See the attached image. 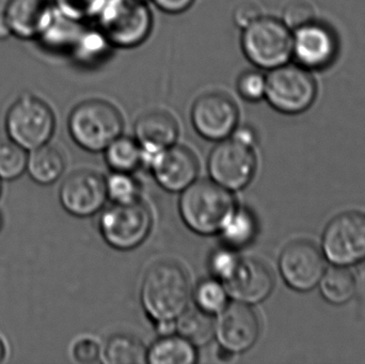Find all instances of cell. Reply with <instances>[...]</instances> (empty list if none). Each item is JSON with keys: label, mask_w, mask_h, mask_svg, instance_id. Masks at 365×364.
Here are the masks:
<instances>
[{"label": "cell", "mask_w": 365, "mask_h": 364, "mask_svg": "<svg viewBox=\"0 0 365 364\" xmlns=\"http://www.w3.org/2000/svg\"><path fill=\"white\" fill-rule=\"evenodd\" d=\"M293 32L280 17L263 14L242 29L240 48L259 70L268 71L292 61Z\"/></svg>", "instance_id": "obj_5"}, {"label": "cell", "mask_w": 365, "mask_h": 364, "mask_svg": "<svg viewBox=\"0 0 365 364\" xmlns=\"http://www.w3.org/2000/svg\"><path fill=\"white\" fill-rule=\"evenodd\" d=\"M4 128L10 140L32 151L47 145L55 134V113L43 98L24 93L9 107Z\"/></svg>", "instance_id": "obj_7"}, {"label": "cell", "mask_w": 365, "mask_h": 364, "mask_svg": "<svg viewBox=\"0 0 365 364\" xmlns=\"http://www.w3.org/2000/svg\"><path fill=\"white\" fill-rule=\"evenodd\" d=\"M2 13L11 36L21 40L40 38L53 19L49 0H8Z\"/></svg>", "instance_id": "obj_18"}, {"label": "cell", "mask_w": 365, "mask_h": 364, "mask_svg": "<svg viewBox=\"0 0 365 364\" xmlns=\"http://www.w3.org/2000/svg\"><path fill=\"white\" fill-rule=\"evenodd\" d=\"M190 295L188 276L170 261L152 265L141 284V305L155 324L175 322L188 309Z\"/></svg>", "instance_id": "obj_1"}, {"label": "cell", "mask_w": 365, "mask_h": 364, "mask_svg": "<svg viewBox=\"0 0 365 364\" xmlns=\"http://www.w3.org/2000/svg\"><path fill=\"white\" fill-rule=\"evenodd\" d=\"M197 308L210 316H218L229 305V295L222 282L216 278L202 280L193 294Z\"/></svg>", "instance_id": "obj_27"}, {"label": "cell", "mask_w": 365, "mask_h": 364, "mask_svg": "<svg viewBox=\"0 0 365 364\" xmlns=\"http://www.w3.org/2000/svg\"><path fill=\"white\" fill-rule=\"evenodd\" d=\"M2 228V217L1 215H0V231H1Z\"/></svg>", "instance_id": "obj_39"}, {"label": "cell", "mask_w": 365, "mask_h": 364, "mask_svg": "<svg viewBox=\"0 0 365 364\" xmlns=\"http://www.w3.org/2000/svg\"><path fill=\"white\" fill-rule=\"evenodd\" d=\"M322 252L334 266L351 267L365 261V215L345 212L330 220L322 236Z\"/></svg>", "instance_id": "obj_9"}, {"label": "cell", "mask_w": 365, "mask_h": 364, "mask_svg": "<svg viewBox=\"0 0 365 364\" xmlns=\"http://www.w3.org/2000/svg\"><path fill=\"white\" fill-rule=\"evenodd\" d=\"M104 152L107 165L115 172L132 173L141 167V147L136 139L121 135Z\"/></svg>", "instance_id": "obj_26"}, {"label": "cell", "mask_w": 365, "mask_h": 364, "mask_svg": "<svg viewBox=\"0 0 365 364\" xmlns=\"http://www.w3.org/2000/svg\"><path fill=\"white\" fill-rule=\"evenodd\" d=\"M263 14L262 6L257 1L244 0L234 9L232 19H233L234 24L242 30Z\"/></svg>", "instance_id": "obj_34"}, {"label": "cell", "mask_w": 365, "mask_h": 364, "mask_svg": "<svg viewBox=\"0 0 365 364\" xmlns=\"http://www.w3.org/2000/svg\"><path fill=\"white\" fill-rule=\"evenodd\" d=\"M235 85L238 95L246 102L259 103L265 100L266 74L259 68L240 73Z\"/></svg>", "instance_id": "obj_30"}, {"label": "cell", "mask_w": 365, "mask_h": 364, "mask_svg": "<svg viewBox=\"0 0 365 364\" xmlns=\"http://www.w3.org/2000/svg\"><path fill=\"white\" fill-rule=\"evenodd\" d=\"M292 61L311 72L329 68L338 59L341 42L334 28L314 19L292 30Z\"/></svg>", "instance_id": "obj_10"}, {"label": "cell", "mask_w": 365, "mask_h": 364, "mask_svg": "<svg viewBox=\"0 0 365 364\" xmlns=\"http://www.w3.org/2000/svg\"><path fill=\"white\" fill-rule=\"evenodd\" d=\"M148 348L145 344L125 333L111 336L102 348L101 358L107 364L147 363Z\"/></svg>", "instance_id": "obj_24"}, {"label": "cell", "mask_w": 365, "mask_h": 364, "mask_svg": "<svg viewBox=\"0 0 365 364\" xmlns=\"http://www.w3.org/2000/svg\"><path fill=\"white\" fill-rule=\"evenodd\" d=\"M135 139L140 147L166 150L177 143L180 128L168 111L153 109L143 113L135 122Z\"/></svg>", "instance_id": "obj_19"}, {"label": "cell", "mask_w": 365, "mask_h": 364, "mask_svg": "<svg viewBox=\"0 0 365 364\" xmlns=\"http://www.w3.org/2000/svg\"><path fill=\"white\" fill-rule=\"evenodd\" d=\"M259 318L251 306L233 301L215 320V339L232 354L248 352L259 340Z\"/></svg>", "instance_id": "obj_14"}, {"label": "cell", "mask_w": 365, "mask_h": 364, "mask_svg": "<svg viewBox=\"0 0 365 364\" xmlns=\"http://www.w3.org/2000/svg\"><path fill=\"white\" fill-rule=\"evenodd\" d=\"M197 360V348L178 333L164 336L148 348L150 364H193Z\"/></svg>", "instance_id": "obj_20"}, {"label": "cell", "mask_w": 365, "mask_h": 364, "mask_svg": "<svg viewBox=\"0 0 365 364\" xmlns=\"http://www.w3.org/2000/svg\"><path fill=\"white\" fill-rule=\"evenodd\" d=\"M66 162L59 150L45 145L32 150L28 156L27 169L30 177L41 185H51L63 175Z\"/></svg>", "instance_id": "obj_23"}, {"label": "cell", "mask_w": 365, "mask_h": 364, "mask_svg": "<svg viewBox=\"0 0 365 364\" xmlns=\"http://www.w3.org/2000/svg\"><path fill=\"white\" fill-rule=\"evenodd\" d=\"M223 284L233 301L255 306L270 296L274 291V279L272 271L261 261L240 259L235 273Z\"/></svg>", "instance_id": "obj_16"}, {"label": "cell", "mask_w": 365, "mask_h": 364, "mask_svg": "<svg viewBox=\"0 0 365 364\" xmlns=\"http://www.w3.org/2000/svg\"><path fill=\"white\" fill-rule=\"evenodd\" d=\"M153 218L149 207L137 200L128 204L113 203L98 220L104 241L113 249L128 251L139 247L152 230Z\"/></svg>", "instance_id": "obj_8"}, {"label": "cell", "mask_w": 365, "mask_h": 364, "mask_svg": "<svg viewBox=\"0 0 365 364\" xmlns=\"http://www.w3.org/2000/svg\"><path fill=\"white\" fill-rule=\"evenodd\" d=\"M107 197L113 203L128 204L139 200V184L130 173L115 172L105 180Z\"/></svg>", "instance_id": "obj_29"}, {"label": "cell", "mask_w": 365, "mask_h": 364, "mask_svg": "<svg viewBox=\"0 0 365 364\" xmlns=\"http://www.w3.org/2000/svg\"><path fill=\"white\" fill-rule=\"evenodd\" d=\"M123 128V117L119 109L102 98L78 103L68 119L71 138L81 149L91 153L104 152L121 136Z\"/></svg>", "instance_id": "obj_3"}, {"label": "cell", "mask_w": 365, "mask_h": 364, "mask_svg": "<svg viewBox=\"0 0 365 364\" xmlns=\"http://www.w3.org/2000/svg\"><path fill=\"white\" fill-rule=\"evenodd\" d=\"M107 198L105 179L94 171H75L60 186V203L75 217L96 215L103 209Z\"/></svg>", "instance_id": "obj_15"}, {"label": "cell", "mask_w": 365, "mask_h": 364, "mask_svg": "<svg viewBox=\"0 0 365 364\" xmlns=\"http://www.w3.org/2000/svg\"><path fill=\"white\" fill-rule=\"evenodd\" d=\"M190 120L195 132L206 140L230 138L240 122V109L235 100L223 93L212 91L202 94L193 102Z\"/></svg>", "instance_id": "obj_12"}, {"label": "cell", "mask_w": 365, "mask_h": 364, "mask_svg": "<svg viewBox=\"0 0 365 364\" xmlns=\"http://www.w3.org/2000/svg\"><path fill=\"white\" fill-rule=\"evenodd\" d=\"M178 335L190 342L195 348L207 345L215 338L214 316L201 310H188L175 321Z\"/></svg>", "instance_id": "obj_25"}, {"label": "cell", "mask_w": 365, "mask_h": 364, "mask_svg": "<svg viewBox=\"0 0 365 364\" xmlns=\"http://www.w3.org/2000/svg\"><path fill=\"white\" fill-rule=\"evenodd\" d=\"M151 172L158 185L167 192H182L197 181L199 165L190 150L175 145L160 154Z\"/></svg>", "instance_id": "obj_17"}, {"label": "cell", "mask_w": 365, "mask_h": 364, "mask_svg": "<svg viewBox=\"0 0 365 364\" xmlns=\"http://www.w3.org/2000/svg\"><path fill=\"white\" fill-rule=\"evenodd\" d=\"M319 85L314 73L293 61L266 74L265 100L282 115H297L308 111L317 102Z\"/></svg>", "instance_id": "obj_6"}, {"label": "cell", "mask_w": 365, "mask_h": 364, "mask_svg": "<svg viewBox=\"0 0 365 364\" xmlns=\"http://www.w3.org/2000/svg\"><path fill=\"white\" fill-rule=\"evenodd\" d=\"M231 137L251 147H255L257 141V132L249 126H237Z\"/></svg>", "instance_id": "obj_36"}, {"label": "cell", "mask_w": 365, "mask_h": 364, "mask_svg": "<svg viewBox=\"0 0 365 364\" xmlns=\"http://www.w3.org/2000/svg\"><path fill=\"white\" fill-rule=\"evenodd\" d=\"M105 40L117 48H135L153 29V14L145 0H104L98 13Z\"/></svg>", "instance_id": "obj_4"}, {"label": "cell", "mask_w": 365, "mask_h": 364, "mask_svg": "<svg viewBox=\"0 0 365 364\" xmlns=\"http://www.w3.org/2000/svg\"><path fill=\"white\" fill-rule=\"evenodd\" d=\"M236 207L230 190L205 180L195 181L182 190L179 202L184 224L203 236L218 234Z\"/></svg>", "instance_id": "obj_2"}, {"label": "cell", "mask_w": 365, "mask_h": 364, "mask_svg": "<svg viewBox=\"0 0 365 364\" xmlns=\"http://www.w3.org/2000/svg\"><path fill=\"white\" fill-rule=\"evenodd\" d=\"M282 21L291 28L292 30L304 25L307 21L317 19L314 8L310 2L304 0H295L287 4L283 10Z\"/></svg>", "instance_id": "obj_32"}, {"label": "cell", "mask_w": 365, "mask_h": 364, "mask_svg": "<svg viewBox=\"0 0 365 364\" xmlns=\"http://www.w3.org/2000/svg\"><path fill=\"white\" fill-rule=\"evenodd\" d=\"M102 346L96 338H79L73 344L72 357L78 363H92L101 358Z\"/></svg>", "instance_id": "obj_33"}, {"label": "cell", "mask_w": 365, "mask_h": 364, "mask_svg": "<svg viewBox=\"0 0 365 364\" xmlns=\"http://www.w3.org/2000/svg\"><path fill=\"white\" fill-rule=\"evenodd\" d=\"M9 36H11L10 29H9L4 13L0 12V40H6Z\"/></svg>", "instance_id": "obj_37"}, {"label": "cell", "mask_w": 365, "mask_h": 364, "mask_svg": "<svg viewBox=\"0 0 365 364\" xmlns=\"http://www.w3.org/2000/svg\"><path fill=\"white\" fill-rule=\"evenodd\" d=\"M259 224L255 214L245 207H236L218 234L223 244L238 250L250 245L257 235Z\"/></svg>", "instance_id": "obj_22"}, {"label": "cell", "mask_w": 365, "mask_h": 364, "mask_svg": "<svg viewBox=\"0 0 365 364\" xmlns=\"http://www.w3.org/2000/svg\"><path fill=\"white\" fill-rule=\"evenodd\" d=\"M240 262V258L236 254V250L225 246V247L215 250L210 254L208 267H210L212 277L216 278L222 284H225L227 280L231 279Z\"/></svg>", "instance_id": "obj_31"}, {"label": "cell", "mask_w": 365, "mask_h": 364, "mask_svg": "<svg viewBox=\"0 0 365 364\" xmlns=\"http://www.w3.org/2000/svg\"><path fill=\"white\" fill-rule=\"evenodd\" d=\"M278 266L289 288L307 293L319 286L327 269V261L321 248L312 241H295L285 246L279 256Z\"/></svg>", "instance_id": "obj_13"}, {"label": "cell", "mask_w": 365, "mask_h": 364, "mask_svg": "<svg viewBox=\"0 0 365 364\" xmlns=\"http://www.w3.org/2000/svg\"><path fill=\"white\" fill-rule=\"evenodd\" d=\"M26 150L12 140L0 141V179L12 181L27 169Z\"/></svg>", "instance_id": "obj_28"}, {"label": "cell", "mask_w": 365, "mask_h": 364, "mask_svg": "<svg viewBox=\"0 0 365 364\" xmlns=\"http://www.w3.org/2000/svg\"><path fill=\"white\" fill-rule=\"evenodd\" d=\"M322 297L332 306H344L355 297L357 282L349 267L334 266L327 269L319 282Z\"/></svg>", "instance_id": "obj_21"}, {"label": "cell", "mask_w": 365, "mask_h": 364, "mask_svg": "<svg viewBox=\"0 0 365 364\" xmlns=\"http://www.w3.org/2000/svg\"><path fill=\"white\" fill-rule=\"evenodd\" d=\"M6 344H4V342L2 341L1 338H0V363H1L2 361L4 360V358H6Z\"/></svg>", "instance_id": "obj_38"}, {"label": "cell", "mask_w": 365, "mask_h": 364, "mask_svg": "<svg viewBox=\"0 0 365 364\" xmlns=\"http://www.w3.org/2000/svg\"><path fill=\"white\" fill-rule=\"evenodd\" d=\"M257 166V155L253 147L232 137L219 141L207 160L212 181L230 192L247 187L255 177Z\"/></svg>", "instance_id": "obj_11"}, {"label": "cell", "mask_w": 365, "mask_h": 364, "mask_svg": "<svg viewBox=\"0 0 365 364\" xmlns=\"http://www.w3.org/2000/svg\"><path fill=\"white\" fill-rule=\"evenodd\" d=\"M156 8L167 14H182L195 4V0H151Z\"/></svg>", "instance_id": "obj_35"}]
</instances>
